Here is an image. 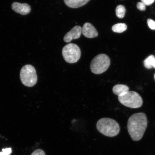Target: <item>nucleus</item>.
Returning <instances> with one entry per match:
<instances>
[{
    "mask_svg": "<svg viewBox=\"0 0 155 155\" xmlns=\"http://www.w3.org/2000/svg\"><path fill=\"white\" fill-rule=\"evenodd\" d=\"M12 150L10 148L3 149L2 152H0V155H9L11 153Z\"/></svg>",
    "mask_w": 155,
    "mask_h": 155,
    "instance_id": "2eb2a0df",
    "label": "nucleus"
},
{
    "mask_svg": "<svg viewBox=\"0 0 155 155\" xmlns=\"http://www.w3.org/2000/svg\"><path fill=\"white\" fill-rule=\"evenodd\" d=\"M82 33V28L80 26H75L65 35L64 40L65 42L69 43L71 40L77 39L80 37Z\"/></svg>",
    "mask_w": 155,
    "mask_h": 155,
    "instance_id": "0eeeda50",
    "label": "nucleus"
},
{
    "mask_svg": "<svg viewBox=\"0 0 155 155\" xmlns=\"http://www.w3.org/2000/svg\"><path fill=\"white\" fill-rule=\"evenodd\" d=\"M137 7L141 11H145L146 9V6L144 4L141 2H138L137 3Z\"/></svg>",
    "mask_w": 155,
    "mask_h": 155,
    "instance_id": "f3484780",
    "label": "nucleus"
},
{
    "mask_svg": "<svg viewBox=\"0 0 155 155\" xmlns=\"http://www.w3.org/2000/svg\"><path fill=\"white\" fill-rule=\"evenodd\" d=\"M126 9L124 6L122 5H118L116 9V13L117 16L120 18H123L125 16Z\"/></svg>",
    "mask_w": 155,
    "mask_h": 155,
    "instance_id": "4468645a",
    "label": "nucleus"
},
{
    "mask_svg": "<svg viewBox=\"0 0 155 155\" xmlns=\"http://www.w3.org/2000/svg\"><path fill=\"white\" fill-rule=\"evenodd\" d=\"M127 25L123 23H118L117 24L114 25L112 27V30L113 32L120 33L125 31L127 30Z\"/></svg>",
    "mask_w": 155,
    "mask_h": 155,
    "instance_id": "f8f14e48",
    "label": "nucleus"
},
{
    "mask_svg": "<svg viewBox=\"0 0 155 155\" xmlns=\"http://www.w3.org/2000/svg\"><path fill=\"white\" fill-rule=\"evenodd\" d=\"M64 59L67 62L73 64L77 63L81 57V51L79 46L74 44H69L64 46L62 50Z\"/></svg>",
    "mask_w": 155,
    "mask_h": 155,
    "instance_id": "423d86ee",
    "label": "nucleus"
},
{
    "mask_svg": "<svg viewBox=\"0 0 155 155\" xmlns=\"http://www.w3.org/2000/svg\"><path fill=\"white\" fill-rule=\"evenodd\" d=\"M31 155H46L45 153L41 149H38L35 150Z\"/></svg>",
    "mask_w": 155,
    "mask_h": 155,
    "instance_id": "a211bd4d",
    "label": "nucleus"
},
{
    "mask_svg": "<svg viewBox=\"0 0 155 155\" xmlns=\"http://www.w3.org/2000/svg\"><path fill=\"white\" fill-rule=\"evenodd\" d=\"M110 63V58L106 54H99L93 59L91 63V71L94 74H101L107 70Z\"/></svg>",
    "mask_w": 155,
    "mask_h": 155,
    "instance_id": "20e7f679",
    "label": "nucleus"
},
{
    "mask_svg": "<svg viewBox=\"0 0 155 155\" xmlns=\"http://www.w3.org/2000/svg\"><path fill=\"white\" fill-rule=\"evenodd\" d=\"M90 0H64L68 7L77 8L87 4Z\"/></svg>",
    "mask_w": 155,
    "mask_h": 155,
    "instance_id": "9d476101",
    "label": "nucleus"
},
{
    "mask_svg": "<svg viewBox=\"0 0 155 155\" xmlns=\"http://www.w3.org/2000/svg\"><path fill=\"white\" fill-rule=\"evenodd\" d=\"M96 126L98 130L107 137H114L120 132L119 124L115 120L110 118H102L99 120Z\"/></svg>",
    "mask_w": 155,
    "mask_h": 155,
    "instance_id": "f03ea898",
    "label": "nucleus"
},
{
    "mask_svg": "<svg viewBox=\"0 0 155 155\" xmlns=\"http://www.w3.org/2000/svg\"><path fill=\"white\" fill-rule=\"evenodd\" d=\"M147 126L146 115L143 112L133 114L127 122L128 131L132 140L138 141L142 139Z\"/></svg>",
    "mask_w": 155,
    "mask_h": 155,
    "instance_id": "f257e3e1",
    "label": "nucleus"
},
{
    "mask_svg": "<svg viewBox=\"0 0 155 155\" xmlns=\"http://www.w3.org/2000/svg\"><path fill=\"white\" fill-rule=\"evenodd\" d=\"M11 7L12 8L15 12L22 15L29 14L31 10L30 6L26 3L14 2L12 5Z\"/></svg>",
    "mask_w": 155,
    "mask_h": 155,
    "instance_id": "1a4fd4ad",
    "label": "nucleus"
},
{
    "mask_svg": "<svg viewBox=\"0 0 155 155\" xmlns=\"http://www.w3.org/2000/svg\"><path fill=\"white\" fill-rule=\"evenodd\" d=\"M155 61V57L154 55L149 56L144 61V67L148 69H152L153 67Z\"/></svg>",
    "mask_w": 155,
    "mask_h": 155,
    "instance_id": "ddd939ff",
    "label": "nucleus"
},
{
    "mask_svg": "<svg viewBox=\"0 0 155 155\" xmlns=\"http://www.w3.org/2000/svg\"><path fill=\"white\" fill-rule=\"evenodd\" d=\"M129 87L124 84H117L113 87L112 91L118 96L129 91Z\"/></svg>",
    "mask_w": 155,
    "mask_h": 155,
    "instance_id": "9b49d317",
    "label": "nucleus"
},
{
    "mask_svg": "<svg viewBox=\"0 0 155 155\" xmlns=\"http://www.w3.org/2000/svg\"><path fill=\"white\" fill-rule=\"evenodd\" d=\"M153 68H154L155 69V62H154V64L153 65Z\"/></svg>",
    "mask_w": 155,
    "mask_h": 155,
    "instance_id": "aec40b11",
    "label": "nucleus"
},
{
    "mask_svg": "<svg viewBox=\"0 0 155 155\" xmlns=\"http://www.w3.org/2000/svg\"><path fill=\"white\" fill-rule=\"evenodd\" d=\"M20 77L22 84L27 87H32L37 82L38 76L36 69L31 65H26L22 68Z\"/></svg>",
    "mask_w": 155,
    "mask_h": 155,
    "instance_id": "39448f33",
    "label": "nucleus"
},
{
    "mask_svg": "<svg viewBox=\"0 0 155 155\" xmlns=\"http://www.w3.org/2000/svg\"><path fill=\"white\" fill-rule=\"evenodd\" d=\"M119 101L127 107L137 108L141 107L143 103L142 98L138 93L128 91L118 97Z\"/></svg>",
    "mask_w": 155,
    "mask_h": 155,
    "instance_id": "7ed1b4c3",
    "label": "nucleus"
},
{
    "mask_svg": "<svg viewBox=\"0 0 155 155\" xmlns=\"http://www.w3.org/2000/svg\"><path fill=\"white\" fill-rule=\"evenodd\" d=\"M141 1L145 5H150L152 4L155 1V0H141Z\"/></svg>",
    "mask_w": 155,
    "mask_h": 155,
    "instance_id": "6ab92c4d",
    "label": "nucleus"
},
{
    "mask_svg": "<svg viewBox=\"0 0 155 155\" xmlns=\"http://www.w3.org/2000/svg\"><path fill=\"white\" fill-rule=\"evenodd\" d=\"M154 79H155V74H154Z\"/></svg>",
    "mask_w": 155,
    "mask_h": 155,
    "instance_id": "412c9836",
    "label": "nucleus"
},
{
    "mask_svg": "<svg viewBox=\"0 0 155 155\" xmlns=\"http://www.w3.org/2000/svg\"><path fill=\"white\" fill-rule=\"evenodd\" d=\"M147 23L150 28L153 30H155V22L152 19H148L147 20Z\"/></svg>",
    "mask_w": 155,
    "mask_h": 155,
    "instance_id": "dca6fc26",
    "label": "nucleus"
},
{
    "mask_svg": "<svg viewBox=\"0 0 155 155\" xmlns=\"http://www.w3.org/2000/svg\"><path fill=\"white\" fill-rule=\"evenodd\" d=\"M82 33L88 38H93L98 36V33L94 26L90 23H86L82 28Z\"/></svg>",
    "mask_w": 155,
    "mask_h": 155,
    "instance_id": "6e6552de",
    "label": "nucleus"
}]
</instances>
